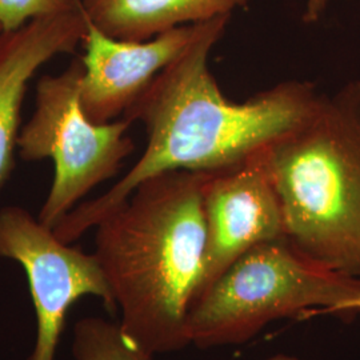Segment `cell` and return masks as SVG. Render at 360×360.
I'll return each instance as SVG.
<instances>
[{
  "label": "cell",
  "mask_w": 360,
  "mask_h": 360,
  "mask_svg": "<svg viewBox=\"0 0 360 360\" xmlns=\"http://www.w3.org/2000/svg\"><path fill=\"white\" fill-rule=\"evenodd\" d=\"M231 15L211 20L206 32L166 67L124 114L147 134L142 156L103 195L68 212L53 229L74 243L95 229L131 193L156 175L172 171L215 172L257 154L309 115L321 92L314 83L287 80L245 102L220 90L210 70V53Z\"/></svg>",
  "instance_id": "6da1fadb"
},
{
  "label": "cell",
  "mask_w": 360,
  "mask_h": 360,
  "mask_svg": "<svg viewBox=\"0 0 360 360\" xmlns=\"http://www.w3.org/2000/svg\"><path fill=\"white\" fill-rule=\"evenodd\" d=\"M210 172L172 171L141 183L95 233L122 333L156 355L190 346L187 318L203 274V186Z\"/></svg>",
  "instance_id": "7a4b0ae2"
},
{
  "label": "cell",
  "mask_w": 360,
  "mask_h": 360,
  "mask_svg": "<svg viewBox=\"0 0 360 360\" xmlns=\"http://www.w3.org/2000/svg\"><path fill=\"white\" fill-rule=\"evenodd\" d=\"M285 239L330 270L360 279V79L321 94L267 147Z\"/></svg>",
  "instance_id": "3957f363"
},
{
  "label": "cell",
  "mask_w": 360,
  "mask_h": 360,
  "mask_svg": "<svg viewBox=\"0 0 360 360\" xmlns=\"http://www.w3.org/2000/svg\"><path fill=\"white\" fill-rule=\"evenodd\" d=\"M360 294V279L330 270L287 239L257 245L232 263L187 318V339L199 348L243 345L270 323L330 314Z\"/></svg>",
  "instance_id": "277c9868"
},
{
  "label": "cell",
  "mask_w": 360,
  "mask_h": 360,
  "mask_svg": "<svg viewBox=\"0 0 360 360\" xmlns=\"http://www.w3.org/2000/svg\"><path fill=\"white\" fill-rule=\"evenodd\" d=\"M82 77L77 58L62 74L41 77L35 112L18 138L25 160L53 162L51 188L38 215L52 230L87 193L112 178L135 148L124 117L94 123L86 116L80 104Z\"/></svg>",
  "instance_id": "5b68a950"
},
{
  "label": "cell",
  "mask_w": 360,
  "mask_h": 360,
  "mask_svg": "<svg viewBox=\"0 0 360 360\" xmlns=\"http://www.w3.org/2000/svg\"><path fill=\"white\" fill-rule=\"evenodd\" d=\"M0 257L26 274L37 315L35 346L30 360H55L68 309L84 296L99 297L111 312L112 294L96 257L62 242L23 207L0 210Z\"/></svg>",
  "instance_id": "8992f818"
},
{
  "label": "cell",
  "mask_w": 360,
  "mask_h": 360,
  "mask_svg": "<svg viewBox=\"0 0 360 360\" xmlns=\"http://www.w3.org/2000/svg\"><path fill=\"white\" fill-rule=\"evenodd\" d=\"M202 205L206 251L195 300L245 252L285 239L283 211L271 176L267 147L230 167L210 172Z\"/></svg>",
  "instance_id": "52a82bcc"
},
{
  "label": "cell",
  "mask_w": 360,
  "mask_h": 360,
  "mask_svg": "<svg viewBox=\"0 0 360 360\" xmlns=\"http://www.w3.org/2000/svg\"><path fill=\"white\" fill-rule=\"evenodd\" d=\"M211 20L176 27L143 41L111 38L89 20L80 58V104L86 116L94 123H110L124 115L155 77L206 32Z\"/></svg>",
  "instance_id": "ba28073f"
},
{
  "label": "cell",
  "mask_w": 360,
  "mask_h": 360,
  "mask_svg": "<svg viewBox=\"0 0 360 360\" xmlns=\"http://www.w3.org/2000/svg\"><path fill=\"white\" fill-rule=\"evenodd\" d=\"M82 0L77 8L38 18L0 37V188L8 179L19 138L27 84L39 68L59 53L75 51L87 34Z\"/></svg>",
  "instance_id": "9c48e42d"
},
{
  "label": "cell",
  "mask_w": 360,
  "mask_h": 360,
  "mask_svg": "<svg viewBox=\"0 0 360 360\" xmlns=\"http://www.w3.org/2000/svg\"><path fill=\"white\" fill-rule=\"evenodd\" d=\"M248 0H82L89 20L103 34L143 41L176 27L231 15Z\"/></svg>",
  "instance_id": "30bf717a"
},
{
  "label": "cell",
  "mask_w": 360,
  "mask_h": 360,
  "mask_svg": "<svg viewBox=\"0 0 360 360\" xmlns=\"http://www.w3.org/2000/svg\"><path fill=\"white\" fill-rule=\"evenodd\" d=\"M74 360H154L122 333L119 323L89 316L77 321L72 335Z\"/></svg>",
  "instance_id": "8fae6325"
},
{
  "label": "cell",
  "mask_w": 360,
  "mask_h": 360,
  "mask_svg": "<svg viewBox=\"0 0 360 360\" xmlns=\"http://www.w3.org/2000/svg\"><path fill=\"white\" fill-rule=\"evenodd\" d=\"M80 0H0V28L13 32L28 22L77 8Z\"/></svg>",
  "instance_id": "7c38bea8"
},
{
  "label": "cell",
  "mask_w": 360,
  "mask_h": 360,
  "mask_svg": "<svg viewBox=\"0 0 360 360\" xmlns=\"http://www.w3.org/2000/svg\"><path fill=\"white\" fill-rule=\"evenodd\" d=\"M333 0H306V10L303 13L304 23H316L322 19L327 7Z\"/></svg>",
  "instance_id": "4fadbf2b"
},
{
  "label": "cell",
  "mask_w": 360,
  "mask_h": 360,
  "mask_svg": "<svg viewBox=\"0 0 360 360\" xmlns=\"http://www.w3.org/2000/svg\"><path fill=\"white\" fill-rule=\"evenodd\" d=\"M360 312V294L351 297L346 302H343L342 304H339L338 307H335L330 314L334 315H352V314H359Z\"/></svg>",
  "instance_id": "5bb4252c"
},
{
  "label": "cell",
  "mask_w": 360,
  "mask_h": 360,
  "mask_svg": "<svg viewBox=\"0 0 360 360\" xmlns=\"http://www.w3.org/2000/svg\"><path fill=\"white\" fill-rule=\"evenodd\" d=\"M260 360H303L300 359V358H297V356H294V355H288V354H275V355H271V356H267V358H264V359Z\"/></svg>",
  "instance_id": "9a60e30c"
},
{
  "label": "cell",
  "mask_w": 360,
  "mask_h": 360,
  "mask_svg": "<svg viewBox=\"0 0 360 360\" xmlns=\"http://www.w3.org/2000/svg\"><path fill=\"white\" fill-rule=\"evenodd\" d=\"M1 34H3V31H1V28H0V37H1Z\"/></svg>",
  "instance_id": "2e32d148"
}]
</instances>
